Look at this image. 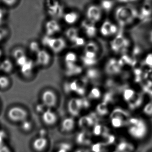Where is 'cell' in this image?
I'll use <instances>...</instances> for the list:
<instances>
[{
  "instance_id": "8992f818",
  "label": "cell",
  "mask_w": 152,
  "mask_h": 152,
  "mask_svg": "<svg viewBox=\"0 0 152 152\" xmlns=\"http://www.w3.org/2000/svg\"><path fill=\"white\" fill-rule=\"evenodd\" d=\"M47 36L52 37L53 35L60 32L61 28L58 23L55 20L48 21L45 26Z\"/></svg>"
},
{
  "instance_id": "7c38bea8",
  "label": "cell",
  "mask_w": 152,
  "mask_h": 152,
  "mask_svg": "<svg viewBox=\"0 0 152 152\" xmlns=\"http://www.w3.org/2000/svg\"><path fill=\"white\" fill-rule=\"evenodd\" d=\"M34 68V63L31 59H28V61L23 66L20 67L21 73L25 77H30Z\"/></svg>"
},
{
  "instance_id": "5b68a950",
  "label": "cell",
  "mask_w": 152,
  "mask_h": 152,
  "mask_svg": "<svg viewBox=\"0 0 152 152\" xmlns=\"http://www.w3.org/2000/svg\"><path fill=\"white\" fill-rule=\"evenodd\" d=\"M42 104L48 108L54 107L57 102V97L55 92L50 90L45 91L42 95Z\"/></svg>"
},
{
  "instance_id": "2e32d148",
  "label": "cell",
  "mask_w": 152,
  "mask_h": 152,
  "mask_svg": "<svg viewBox=\"0 0 152 152\" xmlns=\"http://www.w3.org/2000/svg\"><path fill=\"white\" fill-rule=\"evenodd\" d=\"M79 15L75 12H71L66 13L64 16L65 22L69 25L75 23L79 19Z\"/></svg>"
},
{
  "instance_id": "7402d4cb",
  "label": "cell",
  "mask_w": 152,
  "mask_h": 152,
  "mask_svg": "<svg viewBox=\"0 0 152 152\" xmlns=\"http://www.w3.org/2000/svg\"><path fill=\"white\" fill-rule=\"evenodd\" d=\"M29 49L31 52L36 55L41 50L39 44L35 41H33L30 43Z\"/></svg>"
},
{
  "instance_id": "9a60e30c",
  "label": "cell",
  "mask_w": 152,
  "mask_h": 152,
  "mask_svg": "<svg viewBox=\"0 0 152 152\" xmlns=\"http://www.w3.org/2000/svg\"><path fill=\"white\" fill-rule=\"evenodd\" d=\"M13 69L12 62L9 59H5L0 63V71L5 73H10Z\"/></svg>"
},
{
  "instance_id": "484cf974",
  "label": "cell",
  "mask_w": 152,
  "mask_h": 152,
  "mask_svg": "<svg viewBox=\"0 0 152 152\" xmlns=\"http://www.w3.org/2000/svg\"><path fill=\"white\" fill-rule=\"evenodd\" d=\"M134 96H135L134 91L130 89L125 90L124 93V97L126 101H131V99L133 98Z\"/></svg>"
},
{
  "instance_id": "277c9868",
  "label": "cell",
  "mask_w": 152,
  "mask_h": 152,
  "mask_svg": "<svg viewBox=\"0 0 152 152\" xmlns=\"http://www.w3.org/2000/svg\"><path fill=\"white\" fill-rule=\"evenodd\" d=\"M100 7L96 5H92L87 10L86 15L88 20L94 24L100 21L102 17V10Z\"/></svg>"
},
{
  "instance_id": "8fae6325",
  "label": "cell",
  "mask_w": 152,
  "mask_h": 152,
  "mask_svg": "<svg viewBox=\"0 0 152 152\" xmlns=\"http://www.w3.org/2000/svg\"><path fill=\"white\" fill-rule=\"evenodd\" d=\"M77 61V55L73 52H69L64 57L66 69H68L76 64Z\"/></svg>"
},
{
  "instance_id": "5bb4252c",
  "label": "cell",
  "mask_w": 152,
  "mask_h": 152,
  "mask_svg": "<svg viewBox=\"0 0 152 152\" xmlns=\"http://www.w3.org/2000/svg\"><path fill=\"white\" fill-rule=\"evenodd\" d=\"M82 72V67L76 64L69 69H66L65 74V75L68 77H72L80 74Z\"/></svg>"
},
{
  "instance_id": "e0dca14e",
  "label": "cell",
  "mask_w": 152,
  "mask_h": 152,
  "mask_svg": "<svg viewBox=\"0 0 152 152\" xmlns=\"http://www.w3.org/2000/svg\"><path fill=\"white\" fill-rule=\"evenodd\" d=\"M66 36L73 43L75 40L79 36V31L76 28L74 27L69 28L66 32Z\"/></svg>"
},
{
  "instance_id": "ffe728a7",
  "label": "cell",
  "mask_w": 152,
  "mask_h": 152,
  "mask_svg": "<svg viewBox=\"0 0 152 152\" xmlns=\"http://www.w3.org/2000/svg\"><path fill=\"white\" fill-rule=\"evenodd\" d=\"M97 51L98 47L97 46L96 44L94 42H88L85 46L84 52H91L96 54Z\"/></svg>"
},
{
  "instance_id": "ba28073f",
  "label": "cell",
  "mask_w": 152,
  "mask_h": 152,
  "mask_svg": "<svg viewBox=\"0 0 152 152\" xmlns=\"http://www.w3.org/2000/svg\"><path fill=\"white\" fill-rule=\"evenodd\" d=\"M42 120L46 125L51 126L56 123L57 116L55 112L48 108L42 113Z\"/></svg>"
},
{
  "instance_id": "8d00e7d4",
  "label": "cell",
  "mask_w": 152,
  "mask_h": 152,
  "mask_svg": "<svg viewBox=\"0 0 152 152\" xmlns=\"http://www.w3.org/2000/svg\"><path fill=\"white\" fill-rule=\"evenodd\" d=\"M2 50L0 49V58L1 57V56H2Z\"/></svg>"
},
{
  "instance_id": "d6986e66",
  "label": "cell",
  "mask_w": 152,
  "mask_h": 152,
  "mask_svg": "<svg viewBox=\"0 0 152 152\" xmlns=\"http://www.w3.org/2000/svg\"><path fill=\"white\" fill-rule=\"evenodd\" d=\"M10 84V81L7 76L2 75L0 76V89H6L8 88Z\"/></svg>"
},
{
  "instance_id": "6da1fadb",
  "label": "cell",
  "mask_w": 152,
  "mask_h": 152,
  "mask_svg": "<svg viewBox=\"0 0 152 152\" xmlns=\"http://www.w3.org/2000/svg\"><path fill=\"white\" fill-rule=\"evenodd\" d=\"M129 132L132 137L135 138H143L147 132L146 124L142 120L132 119L130 122Z\"/></svg>"
},
{
  "instance_id": "d4e9b609",
  "label": "cell",
  "mask_w": 152,
  "mask_h": 152,
  "mask_svg": "<svg viewBox=\"0 0 152 152\" xmlns=\"http://www.w3.org/2000/svg\"><path fill=\"white\" fill-rule=\"evenodd\" d=\"M25 56H26L25 52L21 48L16 49L13 52V56L15 60Z\"/></svg>"
},
{
  "instance_id": "4fadbf2b",
  "label": "cell",
  "mask_w": 152,
  "mask_h": 152,
  "mask_svg": "<svg viewBox=\"0 0 152 152\" xmlns=\"http://www.w3.org/2000/svg\"><path fill=\"white\" fill-rule=\"evenodd\" d=\"M75 126V121L72 117H67L62 121L61 129L63 131L70 132L72 131Z\"/></svg>"
},
{
  "instance_id": "f546056e",
  "label": "cell",
  "mask_w": 152,
  "mask_h": 152,
  "mask_svg": "<svg viewBox=\"0 0 152 152\" xmlns=\"http://www.w3.org/2000/svg\"><path fill=\"white\" fill-rule=\"evenodd\" d=\"M145 64L149 67H152V53L148 54L145 58Z\"/></svg>"
},
{
  "instance_id": "e575fe53",
  "label": "cell",
  "mask_w": 152,
  "mask_h": 152,
  "mask_svg": "<svg viewBox=\"0 0 152 152\" xmlns=\"http://www.w3.org/2000/svg\"><path fill=\"white\" fill-rule=\"evenodd\" d=\"M148 40L152 44V30L148 33Z\"/></svg>"
},
{
  "instance_id": "4dcf8cb0",
  "label": "cell",
  "mask_w": 152,
  "mask_h": 152,
  "mask_svg": "<svg viewBox=\"0 0 152 152\" xmlns=\"http://www.w3.org/2000/svg\"><path fill=\"white\" fill-rule=\"evenodd\" d=\"M22 123H23L22 128L24 130L28 131L30 130L31 129L32 125L29 121L26 120V121L23 122Z\"/></svg>"
},
{
  "instance_id": "3957f363",
  "label": "cell",
  "mask_w": 152,
  "mask_h": 152,
  "mask_svg": "<svg viewBox=\"0 0 152 152\" xmlns=\"http://www.w3.org/2000/svg\"><path fill=\"white\" fill-rule=\"evenodd\" d=\"M7 115L12 121L23 123L27 120L28 113L23 107L17 106L10 108L8 112Z\"/></svg>"
},
{
  "instance_id": "ac0fdd59",
  "label": "cell",
  "mask_w": 152,
  "mask_h": 152,
  "mask_svg": "<svg viewBox=\"0 0 152 152\" xmlns=\"http://www.w3.org/2000/svg\"><path fill=\"white\" fill-rule=\"evenodd\" d=\"M48 10H56L58 9L61 7L60 3L55 1H48L46 3Z\"/></svg>"
},
{
  "instance_id": "83f0119b",
  "label": "cell",
  "mask_w": 152,
  "mask_h": 152,
  "mask_svg": "<svg viewBox=\"0 0 152 152\" xmlns=\"http://www.w3.org/2000/svg\"><path fill=\"white\" fill-rule=\"evenodd\" d=\"M73 43L74 44L75 46H77V47H83V46L85 45V40H84V39L82 37H80V36H79L75 40Z\"/></svg>"
},
{
  "instance_id": "d590c367",
  "label": "cell",
  "mask_w": 152,
  "mask_h": 152,
  "mask_svg": "<svg viewBox=\"0 0 152 152\" xmlns=\"http://www.w3.org/2000/svg\"><path fill=\"white\" fill-rule=\"evenodd\" d=\"M113 121H118V119H116L115 120H113ZM117 123H119V125H121V122H118L117 123V124H116V126H117V125H118Z\"/></svg>"
},
{
  "instance_id": "44dd1931",
  "label": "cell",
  "mask_w": 152,
  "mask_h": 152,
  "mask_svg": "<svg viewBox=\"0 0 152 152\" xmlns=\"http://www.w3.org/2000/svg\"><path fill=\"white\" fill-rule=\"evenodd\" d=\"M83 30L85 31V34L89 38H92V37H94L96 34V28L94 26V24L91 25Z\"/></svg>"
},
{
  "instance_id": "836d02e7",
  "label": "cell",
  "mask_w": 152,
  "mask_h": 152,
  "mask_svg": "<svg viewBox=\"0 0 152 152\" xmlns=\"http://www.w3.org/2000/svg\"><path fill=\"white\" fill-rule=\"evenodd\" d=\"M17 2V1H14V0H10V1H3V2L5 3L6 5L8 6H14V5L15 4V3Z\"/></svg>"
},
{
  "instance_id": "52a82bcc",
  "label": "cell",
  "mask_w": 152,
  "mask_h": 152,
  "mask_svg": "<svg viewBox=\"0 0 152 152\" xmlns=\"http://www.w3.org/2000/svg\"><path fill=\"white\" fill-rule=\"evenodd\" d=\"M51 57L49 53L44 50H41L36 54V61L37 64L41 66H46L50 63Z\"/></svg>"
},
{
  "instance_id": "9c48e42d",
  "label": "cell",
  "mask_w": 152,
  "mask_h": 152,
  "mask_svg": "<svg viewBox=\"0 0 152 152\" xmlns=\"http://www.w3.org/2000/svg\"><path fill=\"white\" fill-rule=\"evenodd\" d=\"M82 107V100L80 99H72L68 103V110L74 115H77Z\"/></svg>"
},
{
  "instance_id": "1f68e13d",
  "label": "cell",
  "mask_w": 152,
  "mask_h": 152,
  "mask_svg": "<svg viewBox=\"0 0 152 152\" xmlns=\"http://www.w3.org/2000/svg\"><path fill=\"white\" fill-rule=\"evenodd\" d=\"M144 113L149 115H152V104H149L146 106L144 109Z\"/></svg>"
},
{
  "instance_id": "4316f807",
  "label": "cell",
  "mask_w": 152,
  "mask_h": 152,
  "mask_svg": "<svg viewBox=\"0 0 152 152\" xmlns=\"http://www.w3.org/2000/svg\"><path fill=\"white\" fill-rule=\"evenodd\" d=\"M89 97L91 99H98L100 97V92L98 89L96 88H93L91 90L89 94Z\"/></svg>"
},
{
  "instance_id": "7a4b0ae2",
  "label": "cell",
  "mask_w": 152,
  "mask_h": 152,
  "mask_svg": "<svg viewBox=\"0 0 152 152\" xmlns=\"http://www.w3.org/2000/svg\"><path fill=\"white\" fill-rule=\"evenodd\" d=\"M42 42L43 45L50 48L56 54L60 53L66 47L65 40L62 38H52L46 35L42 38Z\"/></svg>"
},
{
  "instance_id": "cb8c5ba5",
  "label": "cell",
  "mask_w": 152,
  "mask_h": 152,
  "mask_svg": "<svg viewBox=\"0 0 152 152\" xmlns=\"http://www.w3.org/2000/svg\"><path fill=\"white\" fill-rule=\"evenodd\" d=\"M82 62L85 66H91L96 64V59H90L82 56L81 58Z\"/></svg>"
},
{
  "instance_id": "603a6c76",
  "label": "cell",
  "mask_w": 152,
  "mask_h": 152,
  "mask_svg": "<svg viewBox=\"0 0 152 152\" xmlns=\"http://www.w3.org/2000/svg\"><path fill=\"white\" fill-rule=\"evenodd\" d=\"M97 71L93 68L88 69L86 72V77L88 80H94L97 76Z\"/></svg>"
},
{
  "instance_id": "f1b7e54d",
  "label": "cell",
  "mask_w": 152,
  "mask_h": 152,
  "mask_svg": "<svg viewBox=\"0 0 152 152\" xmlns=\"http://www.w3.org/2000/svg\"><path fill=\"white\" fill-rule=\"evenodd\" d=\"M28 58L26 56H23L16 60V63L18 66L22 67L28 61Z\"/></svg>"
},
{
  "instance_id": "30bf717a",
  "label": "cell",
  "mask_w": 152,
  "mask_h": 152,
  "mask_svg": "<svg viewBox=\"0 0 152 152\" xmlns=\"http://www.w3.org/2000/svg\"><path fill=\"white\" fill-rule=\"evenodd\" d=\"M34 149L38 152L44 151L48 145V140L46 138L39 137L34 140L33 142Z\"/></svg>"
},
{
  "instance_id": "d6a6232c",
  "label": "cell",
  "mask_w": 152,
  "mask_h": 152,
  "mask_svg": "<svg viewBox=\"0 0 152 152\" xmlns=\"http://www.w3.org/2000/svg\"><path fill=\"white\" fill-rule=\"evenodd\" d=\"M8 32L4 28H0V41L2 40L7 34Z\"/></svg>"
}]
</instances>
